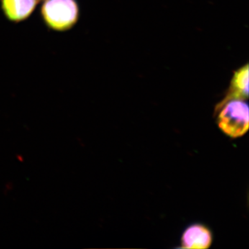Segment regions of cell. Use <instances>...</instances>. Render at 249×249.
I'll return each instance as SVG.
<instances>
[{"label":"cell","mask_w":249,"mask_h":249,"mask_svg":"<svg viewBox=\"0 0 249 249\" xmlns=\"http://www.w3.org/2000/svg\"><path fill=\"white\" fill-rule=\"evenodd\" d=\"M217 124L223 133L232 139L240 138L249 130V109L243 99L219 102L215 107Z\"/></svg>","instance_id":"1"},{"label":"cell","mask_w":249,"mask_h":249,"mask_svg":"<svg viewBox=\"0 0 249 249\" xmlns=\"http://www.w3.org/2000/svg\"><path fill=\"white\" fill-rule=\"evenodd\" d=\"M41 17L47 27L56 31L72 29L80 17L77 0H45L40 9Z\"/></svg>","instance_id":"2"},{"label":"cell","mask_w":249,"mask_h":249,"mask_svg":"<svg viewBox=\"0 0 249 249\" xmlns=\"http://www.w3.org/2000/svg\"><path fill=\"white\" fill-rule=\"evenodd\" d=\"M213 234L209 228L204 224H193L185 229L181 239L183 249H206L211 247Z\"/></svg>","instance_id":"3"},{"label":"cell","mask_w":249,"mask_h":249,"mask_svg":"<svg viewBox=\"0 0 249 249\" xmlns=\"http://www.w3.org/2000/svg\"><path fill=\"white\" fill-rule=\"evenodd\" d=\"M38 3L39 0H0V6L10 22L18 23L30 17Z\"/></svg>","instance_id":"4"},{"label":"cell","mask_w":249,"mask_h":249,"mask_svg":"<svg viewBox=\"0 0 249 249\" xmlns=\"http://www.w3.org/2000/svg\"><path fill=\"white\" fill-rule=\"evenodd\" d=\"M249 97V65L241 67L234 73L229 89L220 102L231 99L247 100Z\"/></svg>","instance_id":"5"}]
</instances>
